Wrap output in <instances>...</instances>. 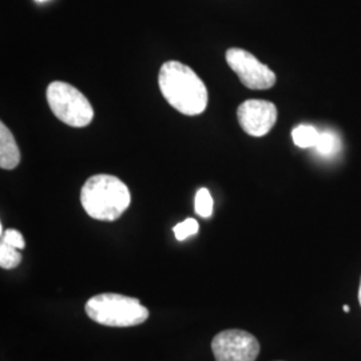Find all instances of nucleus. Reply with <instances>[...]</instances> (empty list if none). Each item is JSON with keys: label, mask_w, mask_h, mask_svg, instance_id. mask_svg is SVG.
Returning a JSON list of instances; mask_svg holds the SVG:
<instances>
[{"label": "nucleus", "mask_w": 361, "mask_h": 361, "mask_svg": "<svg viewBox=\"0 0 361 361\" xmlns=\"http://www.w3.org/2000/svg\"><path fill=\"white\" fill-rule=\"evenodd\" d=\"M85 310L92 322L114 328L135 326L149 319V310L138 298L116 293L91 297Z\"/></svg>", "instance_id": "nucleus-3"}, {"label": "nucleus", "mask_w": 361, "mask_h": 361, "mask_svg": "<svg viewBox=\"0 0 361 361\" xmlns=\"http://www.w3.org/2000/svg\"><path fill=\"white\" fill-rule=\"evenodd\" d=\"M226 62L241 83L250 90H268L276 85V74L257 58L243 49H229Z\"/></svg>", "instance_id": "nucleus-5"}, {"label": "nucleus", "mask_w": 361, "mask_h": 361, "mask_svg": "<svg viewBox=\"0 0 361 361\" xmlns=\"http://www.w3.org/2000/svg\"><path fill=\"white\" fill-rule=\"evenodd\" d=\"M158 86L166 102L183 116H200L207 110V86L189 66L165 62L159 68Z\"/></svg>", "instance_id": "nucleus-1"}, {"label": "nucleus", "mask_w": 361, "mask_h": 361, "mask_svg": "<svg viewBox=\"0 0 361 361\" xmlns=\"http://www.w3.org/2000/svg\"><path fill=\"white\" fill-rule=\"evenodd\" d=\"M173 231H174V234H176V238L178 241H183L188 237L197 234L198 231H200V225H198V222L195 219H185L183 222L178 224V225H176L173 228Z\"/></svg>", "instance_id": "nucleus-13"}, {"label": "nucleus", "mask_w": 361, "mask_h": 361, "mask_svg": "<svg viewBox=\"0 0 361 361\" xmlns=\"http://www.w3.org/2000/svg\"><path fill=\"white\" fill-rule=\"evenodd\" d=\"M47 102L54 116L71 128H86L94 119V109L89 99L62 80H55L47 87Z\"/></svg>", "instance_id": "nucleus-4"}, {"label": "nucleus", "mask_w": 361, "mask_h": 361, "mask_svg": "<svg viewBox=\"0 0 361 361\" xmlns=\"http://www.w3.org/2000/svg\"><path fill=\"white\" fill-rule=\"evenodd\" d=\"M240 126L252 137L267 135L277 121L276 104L264 99H247L237 110Z\"/></svg>", "instance_id": "nucleus-7"}, {"label": "nucleus", "mask_w": 361, "mask_h": 361, "mask_svg": "<svg viewBox=\"0 0 361 361\" xmlns=\"http://www.w3.org/2000/svg\"><path fill=\"white\" fill-rule=\"evenodd\" d=\"M344 312H349L348 305H344Z\"/></svg>", "instance_id": "nucleus-16"}, {"label": "nucleus", "mask_w": 361, "mask_h": 361, "mask_svg": "<svg viewBox=\"0 0 361 361\" xmlns=\"http://www.w3.org/2000/svg\"><path fill=\"white\" fill-rule=\"evenodd\" d=\"M22 262V255L19 249L1 241L0 244V267L3 269H13Z\"/></svg>", "instance_id": "nucleus-11"}, {"label": "nucleus", "mask_w": 361, "mask_h": 361, "mask_svg": "<svg viewBox=\"0 0 361 361\" xmlns=\"http://www.w3.org/2000/svg\"><path fill=\"white\" fill-rule=\"evenodd\" d=\"M1 237H3L1 238L3 243L13 246V247H16L19 250L25 249V246H26V241H25L23 235L18 232V231H15V229H7L6 232L3 233Z\"/></svg>", "instance_id": "nucleus-14"}, {"label": "nucleus", "mask_w": 361, "mask_h": 361, "mask_svg": "<svg viewBox=\"0 0 361 361\" xmlns=\"http://www.w3.org/2000/svg\"><path fill=\"white\" fill-rule=\"evenodd\" d=\"M195 213L202 217V219H209L213 214V198L210 192L202 188L195 194Z\"/></svg>", "instance_id": "nucleus-12"}, {"label": "nucleus", "mask_w": 361, "mask_h": 361, "mask_svg": "<svg viewBox=\"0 0 361 361\" xmlns=\"http://www.w3.org/2000/svg\"><path fill=\"white\" fill-rule=\"evenodd\" d=\"M359 302H360V305H361V280H360V286H359Z\"/></svg>", "instance_id": "nucleus-15"}, {"label": "nucleus", "mask_w": 361, "mask_h": 361, "mask_svg": "<svg viewBox=\"0 0 361 361\" xmlns=\"http://www.w3.org/2000/svg\"><path fill=\"white\" fill-rule=\"evenodd\" d=\"M212 350L216 361H256L259 343L243 329H226L214 336Z\"/></svg>", "instance_id": "nucleus-6"}, {"label": "nucleus", "mask_w": 361, "mask_h": 361, "mask_svg": "<svg viewBox=\"0 0 361 361\" xmlns=\"http://www.w3.org/2000/svg\"><path fill=\"white\" fill-rule=\"evenodd\" d=\"M319 135H320V131L310 125H300L292 131L293 142L301 149L314 147L319 141Z\"/></svg>", "instance_id": "nucleus-9"}, {"label": "nucleus", "mask_w": 361, "mask_h": 361, "mask_svg": "<svg viewBox=\"0 0 361 361\" xmlns=\"http://www.w3.org/2000/svg\"><path fill=\"white\" fill-rule=\"evenodd\" d=\"M19 164L20 152L13 133L4 123H0V168L13 170Z\"/></svg>", "instance_id": "nucleus-8"}, {"label": "nucleus", "mask_w": 361, "mask_h": 361, "mask_svg": "<svg viewBox=\"0 0 361 361\" xmlns=\"http://www.w3.org/2000/svg\"><path fill=\"white\" fill-rule=\"evenodd\" d=\"M314 147L320 154L325 155V157L335 155L340 150V138L336 135L334 131L325 130L320 133L319 141Z\"/></svg>", "instance_id": "nucleus-10"}, {"label": "nucleus", "mask_w": 361, "mask_h": 361, "mask_svg": "<svg viewBox=\"0 0 361 361\" xmlns=\"http://www.w3.org/2000/svg\"><path fill=\"white\" fill-rule=\"evenodd\" d=\"M37 1H47V0H37Z\"/></svg>", "instance_id": "nucleus-17"}, {"label": "nucleus", "mask_w": 361, "mask_h": 361, "mask_svg": "<svg viewBox=\"0 0 361 361\" xmlns=\"http://www.w3.org/2000/svg\"><path fill=\"white\" fill-rule=\"evenodd\" d=\"M129 188L116 176L97 174L85 182L80 204L91 219L116 221L130 207Z\"/></svg>", "instance_id": "nucleus-2"}]
</instances>
